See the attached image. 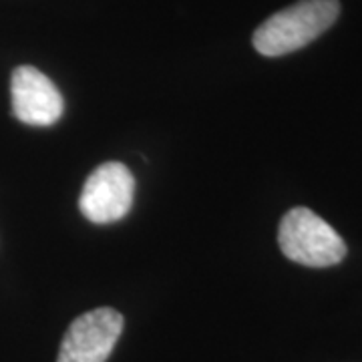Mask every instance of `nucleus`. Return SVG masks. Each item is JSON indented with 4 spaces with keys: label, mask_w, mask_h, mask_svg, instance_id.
<instances>
[{
    "label": "nucleus",
    "mask_w": 362,
    "mask_h": 362,
    "mask_svg": "<svg viewBox=\"0 0 362 362\" xmlns=\"http://www.w3.org/2000/svg\"><path fill=\"white\" fill-rule=\"evenodd\" d=\"M338 0H300L272 14L254 33V47L264 57H282L318 39L337 23Z\"/></svg>",
    "instance_id": "1"
},
{
    "label": "nucleus",
    "mask_w": 362,
    "mask_h": 362,
    "mask_svg": "<svg viewBox=\"0 0 362 362\" xmlns=\"http://www.w3.org/2000/svg\"><path fill=\"white\" fill-rule=\"evenodd\" d=\"M278 244L286 258L308 268H330L346 256L342 235L308 207H292L282 218Z\"/></svg>",
    "instance_id": "2"
},
{
    "label": "nucleus",
    "mask_w": 362,
    "mask_h": 362,
    "mask_svg": "<svg viewBox=\"0 0 362 362\" xmlns=\"http://www.w3.org/2000/svg\"><path fill=\"white\" fill-rule=\"evenodd\" d=\"M135 197V180L127 165L109 161L85 181L78 209L90 223H113L129 214Z\"/></svg>",
    "instance_id": "3"
},
{
    "label": "nucleus",
    "mask_w": 362,
    "mask_h": 362,
    "mask_svg": "<svg viewBox=\"0 0 362 362\" xmlns=\"http://www.w3.org/2000/svg\"><path fill=\"white\" fill-rule=\"evenodd\" d=\"M123 316L115 308H95L69 326L57 362H105L123 332Z\"/></svg>",
    "instance_id": "4"
},
{
    "label": "nucleus",
    "mask_w": 362,
    "mask_h": 362,
    "mask_svg": "<svg viewBox=\"0 0 362 362\" xmlns=\"http://www.w3.org/2000/svg\"><path fill=\"white\" fill-rule=\"evenodd\" d=\"M11 97L13 115L21 123L33 127H51L65 111L61 90L54 87L51 78L35 66L23 65L14 69Z\"/></svg>",
    "instance_id": "5"
}]
</instances>
